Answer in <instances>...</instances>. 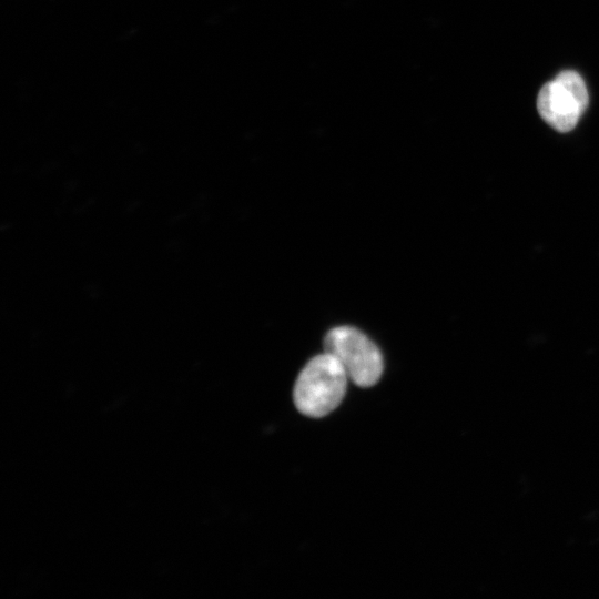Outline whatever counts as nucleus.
Here are the masks:
<instances>
[{
	"label": "nucleus",
	"mask_w": 599,
	"mask_h": 599,
	"mask_svg": "<svg viewBox=\"0 0 599 599\" xmlns=\"http://www.w3.org/2000/svg\"><path fill=\"white\" fill-rule=\"evenodd\" d=\"M583 79L572 70L560 72L539 91L537 109L540 116L556 131H571L588 105Z\"/></svg>",
	"instance_id": "7ed1b4c3"
},
{
	"label": "nucleus",
	"mask_w": 599,
	"mask_h": 599,
	"mask_svg": "<svg viewBox=\"0 0 599 599\" xmlns=\"http://www.w3.org/2000/svg\"><path fill=\"white\" fill-rule=\"evenodd\" d=\"M347 373L339 361L324 352L313 357L301 370L293 398L300 413L321 418L333 412L347 389Z\"/></svg>",
	"instance_id": "f257e3e1"
},
{
	"label": "nucleus",
	"mask_w": 599,
	"mask_h": 599,
	"mask_svg": "<svg viewBox=\"0 0 599 599\" xmlns=\"http://www.w3.org/2000/svg\"><path fill=\"white\" fill-rule=\"evenodd\" d=\"M324 348L339 361L348 378L357 386L370 387L382 377V353L375 343L357 328H332L324 338Z\"/></svg>",
	"instance_id": "f03ea898"
}]
</instances>
